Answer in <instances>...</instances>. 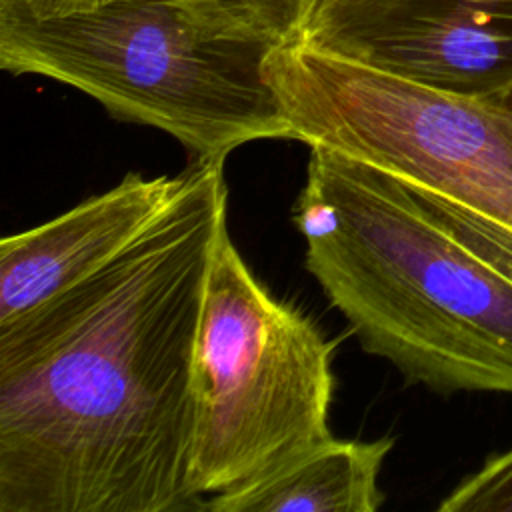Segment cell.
Returning a JSON list of instances; mask_svg holds the SVG:
<instances>
[{
  "mask_svg": "<svg viewBox=\"0 0 512 512\" xmlns=\"http://www.w3.org/2000/svg\"><path fill=\"white\" fill-rule=\"evenodd\" d=\"M394 448L376 440L328 438L238 488L204 500L208 512H376L378 476Z\"/></svg>",
  "mask_w": 512,
  "mask_h": 512,
  "instance_id": "cell-8",
  "label": "cell"
},
{
  "mask_svg": "<svg viewBox=\"0 0 512 512\" xmlns=\"http://www.w3.org/2000/svg\"><path fill=\"white\" fill-rule=\"evenodd\" d=\"M438 512H512V446L490 454L438 504Z\"/></svg>",
  "mask_w": 512,
  "mask_h": 512,
  "instance_id": "cell-10",
  "label": "cell"
},
{
  "mask_svg": "<svg viewBox=\"0 0 512 512\" xmlns=\"http://www.w3.org/2000/svg\"><path fill=\"white\" fill-rule=\"evenodd\" d=\"M336 348L250 270L226 224L192 364L188 480L202 504L332 438Z\"/></svg>",
  "mask_w": 512,
  "mask_h": 512,
  "instance_id": "cell-4",
  "label": "cell"
},
{
  "mask_svg": "<svg viewBox=\"0 0 512 512\" xmlns=\"http://www.w3.org/2000/svg\"><path fill=\"white\" fill-rule=\"evenodd\" d=\"M306 42L454 94L512 84V0H322Z\"/></svg>",
  "mask_w": 512,
  "mask_h": 512,
  "instance_id": "cell-6",
  "label": "cell"
},
{
  "mask_svg": "<svg viewBox=\"0 0 512 512\" xmlns=\"http://www.w3.org/2000/svg\"><path fill=\"white\" fill-rule=\"evenodd\" d=\"M266 54L206 36L170 0H114L62 16L0 0L4 72L72 86L122 122L170 134L192 158L294 140L264 76Z\"/></svg>",
  "mask_w": 512,
  "mask_h": 512,
  "instance_id": "cell-3",
  "label": "cell"
},
{
  "mask_svg": "<svg viewBox=\"0 0 512 512\" xmlns=\"http://www.w3.org/2000/svg\"><path fill=\"white\" fill-rule=\"evenodd\" d=\"M186 182L128 172L60 216L0 242V326L92 276L134 244Z\"/></svg>",
  "mask_w": 512,
  "mask_h": 512,
  "instance_id": "cell-7",
  "label": "cell"
},
{
  "mask_svg": "<svg viewBox=\"0 0 512 512\" xmlns=\"http://www.w3.org/2000/svg\"><path fill=\"white\" fill-rule=\"evenodd\" d=\"M210 38L274 50L306 40L322 0H170Z\"/></svg>",
  "mask_w": 512,
  "mask_h": 512,
  "instance_id": "cell-9",
  "label": "cell"
},
{
  "mask_svg": "<svg viewBox=\"0 0 512 512\" xmlns=\"http://www.w3.org/2000/svg\"><path fill=\"white\" fill-rule=\"evenodd\" d=\"M114 0H24L28 10L36 16H62L72 12H84L104 6Z\"/></svg>",
  "mask_w": 512,
  "mask_h": 512,
  "instance_id": "cell-11",
  "label": "cell"
},
{
  "mask_svg": "<svg viewBox=\"0 0 512 512\" xmlns=\"http://www.w3.org/2000/svg\"><path fill=\"white\" fill-rule=\"evenodd\" d=\"M292 222L364 352L438 394H512V236L326 146Z\"/></svg>",
  "mask_w": 512,
  "mask_h": 512,
  "instance_id": "cell-2",
  "label": "cell"
},
{
  "mask_svg": "<svg viewBox=\"0 0 512 512\" xmlns=\"http://www.w3.org/2000/svg\"><path fill=\"white\" fill-rule=\"evenodd\" d=\"M226 158H194L156 222L0 326V512H194L192 364Z\"/></svg>",
  "mask_w": 512,
  "mask_h": 512,
  "instance_id": "cell-1",
  "label": "cell"
},
{
  "mask_svg": "<svg viewBox=\"0 0 512 512\" xmlns=\"http://www.w3.org/2000/svg\"><path fill=\"white\" fill-rule=\"evenodd\" d=\"M294 140L372 166L512 236V84L466 96L306 40L266 54Z\"/></svg>",
  "mask_w": 512,
  "mask_h": 512,
  "instance_id": "cell-5",
  "label": "cell"
}]
</instances>
